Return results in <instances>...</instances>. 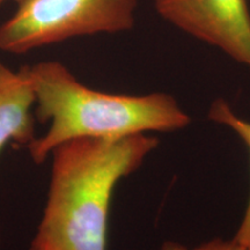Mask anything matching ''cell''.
Returning <instances> with one entry per match:
<instances>
[{
	"mask_svg": "<svg viewBox=\"0 0 250 250\" xmlns=\"http://www.w3.org/2000/svg\"><path fill=\"white\" fill-rule=\"evenodd\" d=\"M147 133L68 140L50 154L42 217L29 250H107L115 188L158 147Z\"/></svg>",
	"mask_w": 250,
	"mask_h": 250,
	"instance_id": "1",
	"label": "cell"
},
{
	"mask_svg": "<svg viewBox=\"0 0 250 250\" xmlns=\"http://www.w3.org/2000/svg\"><path fill=\"white\" fill-rule=\"evenodd\" d=\"M34 92V117L49 123L27 146L36 165L57 146L80 138L112 139L147 132H174L191 122L173 96L110 94L89 88L57 61L27 65Z\"/></svg>",
	"mask_w": 250,
	"mask_h": 250,
	"instance_id": "2",
	"label": "cell"
},
{
	"mask_svg": "<svg viewBox=\"0 0 250 250\" xmlns=\"http://www.w3.org/2000/svg\"><path fill=\"white\" fill-rule=\"evenodd\" d=\"M138 0H22L0 26V50L22 55L64 41L132 29Z\"/></svg>",
	"mask_w": 250,
	"mask_h": 250,
	"instance_id": "3",
	"label": "cell"
},
{
	"mask_svg": "<svg viewBox=\"0 0 250 250\" xmlns=\"http://www.w3.org/2000/svg\"><path fill=\"white\" fill-rule=\"evenodd\" d=\"M154 6L166 21L250 67L247 0H154Z\"/></svg>",
	"mask_w": 250,
	"mask_h": 250,
	"instance_id": "4",
	"label": "cell"
},
{
	"mask_svg": "<svg viewBox=\"0 0 250 250\" xmlns=\"http://www.w3.org/2000/svg\"><path fill=\"white\" fill-rule=\"evenodd\" d=\"M35 122L27 65L14 71L0 62V152L11 142L27 147L36 137Z\"/></svg>",
	"mask_w": 250,
	"mask_h": 250,
	"instance_id": "5",
	"label": "cell"
},
{
	"mask_svg": "<svg viewBox=\"0 0 250 250\" xmlns=\"http://www.w3.org/2000/svg\"><path fill=\"white\" fill-rule=\"evenodd\" d=\"M208 118L214 123L226 125L230 130H233L246 144L250 154V122L237 116L227 101H225L224 99L215 100L208 110ZM234 240L246 250H250V196L245 215Z\"/></svg>",
	"mask_w": 250,
	"mask_h": 250,
	"instance_id": "6",
	"label": "cell"
},
{
	"mask_svg": "<svg viewBox=\"0 0 250 250\" xmlns=\"http://www.w3.org/2000/svg\"><path fill=\"white\" fill-rule=\"evenodd\" d=\"M159 250H246L243 247L237 243L235 240H223V239H214L211 241L202 243V245L195 247V248H189L181 245L179 242L174 241H166L161 245Z\"/></svg>",
	"mask_w": 250,
	"mask_h": 250,
	"instance_id": "7",
	"label": "cell"
},
{
	"mask_svg": "<svg viewBox=\"0 0 250 250\" xmlns=\"http://www.w3.org/2000/svg\"><path fill=\"white\" fill-rule=\"evenodd\" d=\"M5 1H7V0H0V6H1L2 4H4Z\"/></svg>",
	"mask_w": 250,
	"mask_h": 250,
	"instance_id": "8",
	"label": "cell"
},
{
	"mask_svg": "<svg viewBox=\"0 0 250 250\" xmlns=\"http://www.w3.org/2000/svg\"><path fill=\"white\" fill-rule=\"evenodd\" d=\"M14 1H17V2H20V1H22V0H14Z\"/></svg>",
	"mask_w": 250,
	"mask_h": 250,
	"instance_id": "9",
	"label": "cell"
}]
</instances>
